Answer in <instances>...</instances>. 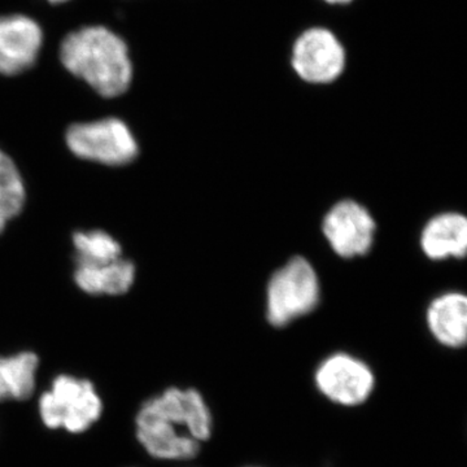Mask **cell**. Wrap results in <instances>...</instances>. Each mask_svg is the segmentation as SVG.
<instances>
[{
  "mask_svg": "<svg viewBox=\"0 0 467 467\" xmlns=\"http://www.w3.org/2000/svg\"><path fill=\"white\" fill-rule=\"evenodd\" d=\"M213 418L196 389L171 387L150 399L137 416V435L150 456L160 460H192L208 441Z\"/></svg>",
  "mask_w": 467,
  "mask_h": 467,
  "instance_id": "cell-1",
  "label": "cell"
},
{
  "mask_svg": "<svg viewBox=\"0 0 467 467\" xmlns=\"http://www.w3.org/2000/svg\"><path fill=\"white\" fill-rule=\"evenodd\" d=\"M60 60L103 98L125 94L133 81L128 45L109 27L91 26L67 34L60 46Z\"/></svg>",
  "mask_w": 467,
  "mask_h": 467,
  "instance_id": "cell-2",
  "label": "cell"
},
{
  "mask_svg": "<svg viewBox=\"0 0 467 467\" xmlns=\"http://www.w3.org/2000/svg\"><path fill=\"white\" fill-rule=\"evenodd\" d=\"M321 285L315 267L304 257H292L270 278L266 288V318L284 327L315 310Z\"/></svg>",
  "mask_w": 467,
  "mask_h": 467,
  "instance_id": "cell-3",
  "label": "cell"
},
{
  "mask_svg": "<svg viewBox=\"0 0 467 467\" xmlns=\"http://www.w3.org/2000/svg\"><path fill=\"white\" fill-rule=\"evenodd\" d=\"M66 142L77 158L109 167L130 164L140 152L130 129L116 117L70 126Z\"/></svg>",
  "mask_w": 467,
  "mask_h": 467,
  "instance_id": "cell-4",
  "label": "cell"
},
{
  "mask_svg": "<svg viewBox=\"0 0 467 467\" xmlns=\"http://www.w3.org/2000/svg\"><path fill=\"white\" fill-rule=\"evenodd\" d=\"M43 423L50 429H66L73 434L84 432L97 422L103 404L90 380L58 376L51 391L39 400Z\"/></svg>",
  "mask_w": 467,
  "mask_h": 467,
  "instance_id": "cell-5",
  "label": "cell"
},
{
  "mask_svg": "<svg viewBox=\"0 0 467 467\" xmlns=\"http://www.w3.org/2000/svg\"><path fill=\"white\" fill-rule=\"evenodd\" d=\"M315 383L327 400L353 408L370 398L376 387V376L367 362L349 353L339 352L319 364Z\"/></svg>",
  "mask_w": 467,
  "mask_h": 467,
  "instance_id": "cell-6",
  "label": "cell"
},
{
  "mask_svg": "<svg viewBox=\"0 0 467 467\" xmlns=\"http://www.w3.org/2000/svg\"><path fill=\"white\" fill-rule=\"evenodd\" d=\"M376 220L364 205L350 199L337 202L325 214L322 233L342 259L365 256L376 239Z\"/></svg>",
  "mask_w": 467,
  "mask_h": 467,
  "instance_id": "cell-7",
  "label": "cell"
},
{
  "mask_svg": "<svg viewBox=\"0 0 467 467\" xmlns=\"http://www.w3.org/2000/svg\"><path fill=\"white\" fill-rule=\"evenodd\" d=\"M43 46L41 26L26 15L0 16V75L17 76L36 63Z\"/></svg>",
  "mask_w": 467,
  "mask_h": 467,
  "instance_id": "cell-8",
  "label": "cell"
},
{
  "mask_svg": "<svg viewBox=\"0 0 467 467\" xmlns=\"http://www.w3.org/2000/svg\"><path fill=\"white\" fill-rule=\"evenodd\" d=\"M294 67L306 81H334L344 67L343 47L327 30H309L295 45Z\"/></svg>",
  "mask_w": 467,
  "mask_h": 467,
  "instance_id": "cell-9",
  "label": "cell"
},
{
  "mask_svg": "<svg viewBox=\"0 0 467 467\" xmlns=\"http://www.w3.org/2000/svg\"><path fill=\"white\" fill-rule=\"evenodd\" d=\"M420 244L430 260L462 259L467 251V218L457 212L436 214L423 227Z\"/></svg>",
  "mask_w": 467,
  "mask_h": 467,
  "instance_id": "cell-10",
  "label": "cell"
},
{
  "mask_svg": "<svg viewBox=\"0 0 467 467\" xmlns=\"http://www.w3.org/2000/svg\"><path fill=\"white\" fill-rule=\"evenodd\" d=\"M426 321L436 342L447 348H461L467 340V297L457 291L439 295L427 308Z\"/></svg>",
  "mask_w": 467,
  "mask_h": 467,
  "instance_id": "cell-11",
  "label": "cell"
},
{
  "mask_svg": "<svg viewBox=\"0 0 467 467\" xmlns=\"http://www.w3.org/2000/svg\"><path fill=\"white\" fill-rule=\"evenodd\" d=\"M77 285L90 295H124L135 281V265L124 257L98 264H76Z\"/></svg>",
  "mask_w": 467,
  "mask_h": 467,
  "instance_id": "cell-12",
  "label": "cell"
},
{
  "mask_svg": "<svg viewBox=\"0 0 467 467\" xmlns=\"http://www.w3.org/2000/svg\"><path fill=\"white\" fill-rule=\"evenodd\" d=\"M38 364L39 359L33 352L0 358V401L29 399L36 389Z\"/></svg>",
  "mask_w": 467,
  "mask_h": 467,
  "instance_id": "cell-13",
  "label": "cell"
},
{
  "mask_svg": "<svg viewBox=\"0 0 467 467\" xmlns=\"http://www.w3.org/2000/svg\"><path fill=\"white\" fill-rule=\"evenodd\" d=\"M26 201L23 177L5 150H0V234L12 218L18 216Z\"/></svg>",
  "mask_w": 467,
  "mask_h": 467,
  "instance_id": "cell-14",
  "label": "cell"
},
{
  "mask_svg": "<svg viewBox=\"0 0 467 467\" xmlns=\"http://www.w3.org/2000/svg\"><path fill=\"white\" fill-rule=\"evenodd\" d=\"M76 264L107 263L122 257L119 243L103 230L78 232L73 235Z\"/></svg>",
  "mask_w": 467,
  "mask_h": 467,
  "instance_id": "cell-15",
  "label": "cell"
},
{
  "mask_svg": "<svg viewBox=\"0 0 467 467\" xmlns=\"http://www.w3.org/2000/svg\"><path fill=\"white\" fill-rule=\"evenodd\" d=\"M326 2H328V3H346V2H349V0H326Z\"/></svg>",
  "mask_w": 467,
  "mask_h": 467,
  "instance_id": "cell-16",
  "label": "cell"
},
{
  "mask_svg": "<svg viewBox=\"0 0 467 467\" xmlns=\"http://www.w3.org/2000/svg\"><path fill=\"white\" fill-rule=\"evenodd\" d=\"M48 2H51V3H63V2H67V0H48Z\"/></svg>",
  "mask_w": 467,
  "mask_h": 467,
  "instance_id": "cell-17",
  "label": "cell"
}]
</instances>
